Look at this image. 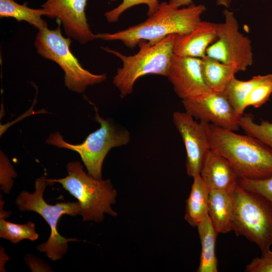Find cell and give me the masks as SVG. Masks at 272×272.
<instances>
[{
	"label": "cell",
	"instance_id": "6da1fadb",
	"mask_svg": "<svg viewBox=\"0 0 272 272\" xmlns=\"http://www.w3.org/2000/svg\"><path fill=\"white\" fill-rule=\"evenodd\" d=\"M206 10L203 5L191 4L179 8L169 2L160 3L157 10L145 21L126 29L97 34L98 39L119 40L132 48L141 41L154 44L171 34L187 33L201 20Z\"/></svg>",
	"mask_w": 272,
	"mask_h": 272
},
{
	"label": "cell",
	"instance_id": "7a4b0ae2",
	"mask_svg": "<svg viewBox=\"0 0 272 272\" xmlns=\"http://www.w3.org/2000/svg\"><path fill=\"white\" fill-rule=\"evenodd\" d=\"M211 149L227 159L238 178L261 179L272 176V151L257 139L209 123Z\"/></svg>",
	"mask_w": 272,
	"mask_h": 272
},
{
	"label": "cell",
	"instance_id": "3957f363",
	"mask_svg": "<svg viewBox=\"0 0 272 272\" xmlns=\"http://www.w3.org/2000/svg\"><path fill=\"white\" fill-rule=\"evenodd\" d=\"M68 175L60 179H46L47 184H61L64 189L77 198L83 221H103L104 214L116 217L117 213L111 205L116 202L117 192L110 179H96L83 169L79 161L66 165Z\"/></svg>",
	"mask_w": 272,
	"mask_h": 272
},
{
	"label": "cell",
	"instance_id": "277c9868",
	"mask_svg": "<svg viewBox=\"0 0 272 272\" xmlns=\"http://www.w3.org/2000/svg\"><path fill=\"white\" fill-rule=\"evenodd\" d=\"M175 34L169 35L154 44L141 41L138 44L139 50L133 55L126 56L108 47H102L121 59L122 67L117 69L113 83L122 98L130 94L133 86L140 77L148 74L166 77L173 55Z\"/></svg>",
	"mask_w": 272,
	"mask_h": 272
},
{
	"label": "cell",
	"instance_id": "5b68a950",
	"mask_svg": "<svg viewBox=\"0 0 272 272\" xmlns=\"http://www.w3.org/2000/svg\"><path fill=\"white\" fill-rule=\"evenodd\" d=\"M234 209L232 231L246 237L261 253L272 245V202L264 196L240 187L232 192Z\"/></svg>",
	"mask_w": 272,
	"mask_h": 272
},
{
	"label": "cell",
	"instance_id": "8992f818",
	"mask_svg": "<svg viewBox=\"0 0 272 272\" xmlns=\"http://www.w3.org/2000/svg\"><path fill=\"white\" fill-rule=\"evenodd\" d=\"M95 120L100 127L90 133L80 144H72L65 141L58 131L51 133L46 143L59 148H65L77 152L86 166L88 173L96 179H102V168L104 159L113 148L127 145L131 137L127 129L115 124L111 120L99 115L97 109Z\"/></svg>",
	"mask_w": 272,
	"mask_h": 272
},
{
	"label": "cell",
	"instance_id": "52a82bcc",
	"mask_svg": "<svg viewBox=\"0 0 272 272\" xmlns=\"http://www.w3.org/2000/svg\"><path fill=\"white\" fill-rule=\"evenodd\" d=\"M46 179L44 176L36 179L35 191L29 193L22 191L17 196L15 203L20 211H33L42 217L50 228V234L46 242L37 246L40 252L46 253L52 260L60 259L66 253L68 243L78 241L77 238H66L61 236L57 231V224L61 216L68 215L76 216L80 214L81 208L78 201L61 202L54 205L48 204L43 198V192L47 186Z\"/></svg>",
	"mask_w": 272,
	"mask_h": 272
},
{
	"label": "cell",
	"instance_id": "ba28073f",
	"mask_svg": "<svg viewBox=\"0 0 272 272\" xmlns=\"http://www.w3.org/2000/svg\"><path fill=\"white\" fill-rule=\"evenodd\" d=\"M71 41L70 37L62 35L59 23L55 29L46 27L38 30L34 46L39 55L60 66L64 73L65 86L72 91L82 93L89 86L105 81L107 76L94 74L85 69L70 50Z\"/></svg>",
	"mask_w": 272,
	"mask_h": 272
},
{
	"label": "cell",
	"instance_id": "9c48e42d",
	"mask_svg": "<svg viewBox=\"0 0 272 272\" xmlns=\"http://www.w3.org/2000/svg\"><path fill=\"white\" fill-rule=\"evenodd\" d=\"M223 14L224 21L217 24V39L206 55L233 66L237 73L245 71L253 61L251 41L240 32L233 12L226 9Z\"/></svg>",
	"mask_w": 272,
	"mask_h": 272
},
{
	"label": "cell",
	"instance_id": "30bf717a",
	"mask_svg": "<svg viewBox=\"0 0 272 272\" xmlns=\"http://www.w3.org/2000/svg\"><path fill=\"white\" fill-rule=\"evenodd\" d=\"M182 102L185 111L195 119L234 131L240 128L242 115L236 111L224 93L211 91Z\"/></svg>",
	"mask_w": 272,
	"mask_h": 272
},
{
	"label": "cell",
	"instance_id": "8fae6325",
	"mask_svg": "<svg viewBox=\"0 0 272 272\" xmlns=\"http://www.w3.org/2000/svg\"><path fill=\"white\" fill-rule=\"evenodd\" d=\"M173 121L185 146L187 173L193 178L200 174L205 159L211 149L208 131L209 123L197 122L185 111H175Z\"/></svg>",
	"mask_w": 272,
	"mask_h": 272
},
{
	"label": "cell",
	"instance_id": "7c38bea8",
	"mask_svg": "<svg viewBox=\"0 0 272 272\" xmlns=\"http://www.w3.org/2000/svg\"><path fill=\"white\" fill-rule=\"evenodd\" d=\"M87 0H46L41 6L45 16L58 19L64 32L81 44L98 39L91 30L86 16Z\"/></svg>",
	"mask_w": 272,
	"mask_h": 272
},
{
	"label": "cell",
	"instance_id": "4fadbf2b",
	"mask_svg": "<svg viewBox=\"0 0 272 272\" xmlns=\"http://www.w3.org/2000/svg\"><path fill=\"white\" fill-rule=\"evenodd\" d=\"M166 77L182 100L193 98L212 90L201 72V58L173 54Z\"/></svg>",
	"mask_w": 272,
	"mask_h": 272
},
{
	"label": "cell",
	"instance_id": "5bb4252c",
	"mask_svg": "<svg viewBox=\"0 0 272 272\" xmlns=\"http://www.w3.org/2000/svg\"><path fill=\"white\" fill-rule=\"evenodd\" d=\"M217 39V23L199 22L190 32L175 34L173 53L180 56L202 58L209 46Z\"/></svg>",
	"mask_w": 272,
	"mask_h": 272
},
{
	"label": "cell",
	"instance_id": "9a60e30c",
	"mask_svg": "<svg viewBox=\"0 0 272 272\" xmlns=\"http://www.w3.org/2000/svg\"><path fill=\"white\" fill-rule=\"evenodd\" d=\"M199 174L210 190L232 193L238 184V176L230 162L212 149L208 153Z\"/></svg>",
	"mask_w": 272,
	"mask_h": 272
},
{
	"label": "cell",
	"instance_id": "2e32d148",
	"mask_svg": "<svg viewBox=\"0 0 272 272\" xmlns=\"http://www.w3.org/2000/svg\"><path fill=\"white\" fill-rule=\"evenodd\" d=\"M234 209L232 193L220 190H210L208 214L218 234H226L232 231Z\"/></svg>",
	"mask_w": 272,
	"mask_h": 272
},
{
	"label": "cell",
	"instance_id": "e0dca14e",
	"mask_svg": "<svg viewBox=\"0 0 272 272\" xmlns=\"http://www.w3.org/2000/svg\"><path fill=\"white\" fill-rule=\"evenodd\" d=\"M193 178L190 192L186 200L184 219L191 226L195 227L208 214L210 189L200 174Z\"/></svg>",
	"mask_w": 272,
	"mask_h": 272
},
{
	"label": "cell",
	"instance_id": "ac0fdd59",
	"mask_svg": "<svg viewBox=\"0 0 272 272\" xmlns=\"http://www.w3.org/2000/svg\"><path fill=\"white\" fill-rule=\"evenodd\" d=\"M201 243L200 262L197 272H217L218 259L215 244L218 233L207 214L197 225Z\"/></svg>",
	"mask_w": 272,
	"mask_h": 272
},
{
	"label": "cell",
	"instance_id": "d6986e66",
	"mask_svg": "<svg viewBox=\"0 0 272 272\" xmlns=\"http://www.w3.org/2000/svg\"><path fill=\"white\" fill-rule=\"evenodd\" d=\"M201 72L203 79L213 91L224 93L237 73L232 66L207 55L201 58Z\"/></svg>",
	"mask_w": 272,
	"mask_h": 272
},
{
	"label": "cell",
	"instance_id": "ffe728a7",
	"mask_svg": "<svg viewBox=\"0 0 272 272\" xmlns=\"http://www.w3.org/2000/svg\"><path fill=\"white\" fill-rule=\"evenodd\" d=\"M270 80L272 74L255 76L247 81H241L234 77L224 94L236 111L243 115L246 108V99L250 93L257 86Z\"/></svg>",
	"mask_w": 272,
	"mask_h": 272
},
{
	"label": "cell",
	"instance_id": "44dd1931",
	"mask_svg": "<svg viewBox=\"0 0 272 272\" xmlns=\"http://www.w3.org/2000/svg\"><path fill=\"white\" fill-rule=\"evenodd\" d=\"M45 16L41 8L32 9L25 5H20L14 0H0V17L13 18L18 22L25 21L38 30L47 27L42 16Z\"/></svg>",
	"mask_w": 272,
	"mask_h": 272
},
{
	"label": "cell",
	"instance_id": "7402d4cb",
	"mask_svg": "<svg viewBox=\"0 0 272 272\" xmlns=\"http://www.w3.org/2000/svg\"><path fill=\"white\" fill-rule=\"evenodd\" d=\"M0 237L17 243L24 239L35 241L39 238L35 231V224L29 221L24 224L8 222L0 217Z\"/></svg>",
	"mask_w": 272,
	"mask_h": 272
},
{
	"label": "cell",
	"instance_id": "603a6c76",
	"mask_svg": "<svg viewBox=\"0 0 272 272\" xmlns=\"http://www.w3.org/2000/svg\"><path fill=\"white\" fill-rule=\"evenodd\" d=\"M240 127L267 146L272 151V122L261 120L256 123L251 114L242 115L239 121Z\"/></svg>",
	"mask_w": 272,
	"mask_h": 272
},
{
	"label": "cell",
	"instance_id": "cb8c5ba5",
	"mask_svg": "<svg viewBox=\"0 0 272 272\" xmlns=\"http://www.w3.org/2000/svg\"><path fill=\"white\" fill-rule=\"evenodd\" d=\"M115 1L116 0H109ZM145 4L148 7L147 15H152L158 9L160 3L158 0H122V2L114 9L107 11L104 14L109 23L116 22L126 10L138 5Z\"/></svg>",
	"mask_w": 272,
	"mask_h": 272
},
{
	"label": "cell",
	"instance_id": "d4e9b609",
	"mask_svg": "<svg viewBox=\"0 0 272 272\" xmlns=\"http://www.w3.org/2000/svg\"><path fill=\"white\" fill-rule=\"evenodd\" d=\"M238 184L264 196L272 202V176L261 179L238 178Z\"/></svg>",
	"mask_w": 272,
	"mask_h": 272
},
{
	"label": "cell",
	"instance_id": "484cf974",
	"mask_svg": "<svg viewBox=\"0 0 272 272\" xmlns=\"http://www.w3.org/2000/svg\"><path fill=\"white\" fill-rule=\"evenodd\" d=\"M272 94V80L261 84L252 90L246 100V107L258 108L269 100Z\"/></svg>",
	"mask_w": 272,
	"mask_h": 272
},
{
	"label": "cell",
	"instance_id": "4316f807",
	"mask_svg": "<svg viewBox=\"0 0 272 272\" xmlns=\"http://www.w3.org/2000/svg\"><path fill=\"white\" fill-rule=\"evenodd\" d=\"M246 272H272V250L262 253L260 257L253 258L245 269Z\"/></svg>",
	"mask_w": 272,
	"mask_h": 272
},
{
	"label": "cell",
	"instance_id": "83f0119b",
	"mask_svg": "<svg viewBox=\"0 0 272 272\" xmlns=\"http://www.w3.org/2000/svg\"><path fill=\"white\" fill-rule=\"evenodd\" d=\"M2 158V157H1ZM1 167L4 168L7 171V174L1 175V188L5 193H9L13 185L12 177L16 174L9 161H4L1 158Z\"/></svg>",
	"mask_w": 272,
	"mask_h": 272
},
{
	"label": "cell",
	"instance_id": "f1b7e54d",
	"mask_svg": "<svg viewBox=\"0 0 272 272\" xmlns=\"http://www.w3.org/2000/svg\"><path fill=\"white\" fill-rule=\"evenodd\" d=\"M193 0H170L169 3L177 7H182L188 6L192 3ZM216 4L223 6L226 8L230 7L232 0H216Z\"/></svg>",
	"mask_w": 272,
	"mask_h": 272
}]
</instances>
